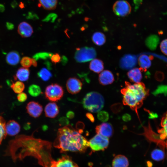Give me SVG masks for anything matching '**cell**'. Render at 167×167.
Wrapping results in <instances>:
<instances>
[{
    "mask_svg": "<svg viewBox=\"0 0 167 167\" xmlns=\"http://www.w3.org/2000/svg\"><path fill=\"white\" fill-rule=\"evenodd\" d=\"M51 146L49 142L32 136L19 135L9 141L5 155L11 156L14 162L29 156L39 158L42 154H50Z\"/></svg>",
    "mask_w": 167,
    "mask_h": 167,
    "instance_id": "obj_1",
    "label": "cell"
},
{
    "mask_svg": "<svg viewBox=\"0 0 167 167\" xmlns=\"http://www.w3.org/2000/svg\"><path fill=\"white\" fill-rule=\"evenodd\" d=\"M53 146L61 152H84L89 147V141L70 125L59 128Z\"/></svg>",
    "mask_w": 167,
    "mask_h": 167,
    "instance_id": "obj_2",
    "label": "cell"
},
{
    "mask_svg": "<svg viewBox=\"0 0 167 167\" xmlns=\"http://www.w3.org/2000/svg\"><path fill=\"white\" fill-rule=\"evenodd\" d=\"M125 85V87L121 90L123 104L129 106L139 117L137 110L142 106L143 101L148 96L149 90L142 82L131 84L126 81Z\"/></svg>",
    "mask_w": 167,
    "mask_h": 167,
    "instance_id": "obj_3",
    "label": "cell"
},
{
    "mask_svg": "<svg viewBox=\"0 0 167 167\" xmlns=\"http://www.w3.org/2000/svg\"><path fill=\"white\" fill-rule=\"evenodd\" d=\"M104 102L103 96L96 92H91L87 93L82 102L85 109L93 113L100 111L103 107Z\"/></svg>",
    "mask_w": 167,
    "mask_h": 167,
    "instance_id": "obj_4",
    "label": "cell"
},
{
    "mask_svg": "<svg viewBox=\"0 0 167 167\" xmlns=\"http://www.w3.org/2000/svg\"><path fill=\"white\" fill-rule=\"evenodd\" d=\"M96 55V51L94 48L85 47L76 48L74 58L77 62L83 63L92 60Z\"/></svg>",
    "mask_w": 167,
    "mask_h": 167,
    "instance_id": "obj_5",
    "label": "cell"
},
{
    "mask_svg": "<svg viewBox=\"0 0 167 167\" xmlns=\"http://www.w3.org/2000/svg\"><path fill=\"white\" fill-rule=\"evenodd\" d=\"M89 147L92 152L103 151L108 146L109 141L108 138L97 134L89 141Z\"/></svg>",
    "mask_w": 167,
    "mask_h": 167,
    "instance_id": "obj_6",
    "label": "cell"
},
{
    "mask_svg": "<svg viewBox=\"0 0 167 167\" xmlns=\"http://www.w3.org/2000/svg\"><path fill=\"white\" fill-rule=\"evenodd\" d=\"M64 94L62 87L57 84H54L48 86L45 91V95L49 101L55 102L61 99Z\"/></svg>",
    "mask_w": 167,
    "mask_h": 167,
    "instance_id": "obj_7",
    "label": "cell"
},
{
    "mask_svg": "<svg viewBox=\"0 0 167 167\" xmlns=\"http://www.w3.org/2000/svg\"><path fill=\"white\" fill-rule=\"evenodd\" d=\"M113 10L117 15L124 17L129 15L131 11V7L129 3L124 0H119L114 4Z\"/></svg>",
    "mask_w": 167,
    "mask_h": 167,
    "instance_id": "obj_8",
    "label": "cell"
},
{
    "mask_svg": "<svg viewBox=\"0 0 167 167\" xmlns=\"http://www.w3.org/2000/svg\"><path fill=\"white\" fill-rule=\"evenodd\" d=\"M66 85L68 92L72 94H74L79 93L80 91L82 84L78 78L71 77L67 80Z\"/></svg>",
    "mask_w": 167,
    "mask_h": 167,
    "instance_id": "obj_9",
    "label": "cell"
},
{
    "mask_svg": "<svg viewBox=\"0 0 167 167\" xmlns=\"http://www.w3.org/2000/svg\"><path fill=\"white\" fill-rule=\"evenodd\" d=\"M137 62V58L135 55L126 54L120 60L119 65L122 69H130L136 65Z\"/></svg>",
    "mask_w": 167,
    "mask_h": 167,
    "instance_id": "obj_10",
    "label": "cell"
},
{
    "mask_svg": "<svg viewBox=\"0 0 167 167\" xmlns=\"http://www.w3.org/2000/svg\"><path fill=\"white\" fill-rule=\"evenodd\" d=\"M27 113L34 118L39 117L43 111L42 106L38 102L31 101L28 102L26 107Z\"/></svg>",
    "mask_w": 167,
    "mask_h": 167,
    "instance_id": "obj_11",
    "label": "cell"
},
{
    "mask_svg": "<svg viewBox=\"0 0 167 167\" xmlns=\"http://www.w3.org/2000/svg\"><path fill=\"white\" fill-rule=\"evenodd\" d=\"M51 167H79L69 156L64 155L57 161H53Z\"/></svg>",
    "mask_w": 167,
    "mask_h": 167,
    "instance_id": "obj_12",
    "label": "cell"
},
{
    "mask_svg": "<svg viewBox=\"0 0 167 167\" xmlns=\"http://www.w3.org/2000/svg\"><path fill=\"white\" fill-rule=\"evenodd\" d=\"M97 134L109 138L113 134V130L112 125L107 122H103L97 126L95 128Z\"/></svg>",
    "mask_w": 167,
    "mask_h": 167,
    "instance_id": "obj_13",
    "label": "cell"
},
{
    "mask_svg": "<svg viewBox=\"0 0 167 167\" xmlns=\"http://www.w3.org/2000/svg\"><path fill=\"white\" fill-rule=\"evenodd\" d=\"M17 31L19 35L24 38L30 37L33 32L32 26L25 21L22 22L19 24L18 27Z\"/></svg>",
    "mask_w": 167,
    "mask_h": 167,
    "instance_id": "obj_14",
    "label": "cell"
},
{
    "mask_svg": "<svg viewBox=\"0 0 167 167\" xmlns=\"http://www.w3.org/2000/svg\"><path fill=\"white\" fill-rule=\"evenodd\" d=\"M6 129L7 134L10 136L16 135L20 132V126L14 120H10L6 124Z\"/></svg>",
    "mask_w": 167,
    "mask_h": 167,
    "instance_id": "obj_15",
    "label": "cell"
},
{
    "mask_svg": "<svg viewBox=\"0 0 167 167\" xmlns=\"http://www.w3.org/2000/svg\"><path fill=\"white\" fill-rule=\"evenodd\" d=\"M45 115L46 117L51 118L56 117L58 114L59 107L56 103L49 102L46 105L45 108Z\"/></svg>",
    "mask_w": 167,
    "mask_h": 167,
    "instance_id": "obj_16",
    "label": "cell"
},
{
    "mask_svg": "<svg viewBox=\"0 0 167 167\" xmlns=\"http://www.w3.org/2000/svg\"><path fill=\"white\" fill-rule=\"evenodd\" d=\"M114 77L112 73L109 71L106 70L102 71L99 76L100 83L103 85H106L112 83Z\"/></svg>",
    "mask_w": 167,
    "mask_h": 167,
    "instance_id": "obj_17",
    "label": "cell"
},
{
    "mask_svg": "<svg viewBox=\"0 0 167 167\" xmlns=\"http://www.w3.org/2000/svg\"><path fill=\"white\" fill-rule=\"evenodd\" d=\"M153 58L152 55L142 54L139 58L138 62L140 69L142 71H146L151 65V61Z\"/></svg>",
    "mask_w": 167,
    "mask_h": 167,
    "instance_id": "obj_18",
    "label": "cell"
},
{
    "mask_svg": "<svg viewBox=\"0 0 167 167\" xmlns=\"http://www.w3.org/2000/svg\"><path fill=\"white\" fill-rule=\"evenodd\" d=\"M141 71L140 68H135L130 70L127 75L131 81L138 83L140 82L142 78Z\"/></svg>",
    "mask_w": 167,
    "mask_h": 167,
    "instance_id": "obj_19",
    "label": "cell"
},
{
    "mask_svg": "<svg viewBox=\"0 0 167 167\" xmlns=\"http://www.w3.org/2000/svg\"><path fill=\"white\" fill-rule=\"evenodd\" d=\"M112 165L113 167H128V160L125 156L122 155H117L113 159Z\"/></svg>",
    "mask_w": 167,
    "mask_h": 167,
    "instance_id": "obj_20",
    "label": "cell"
},
{
    "mask_svg": "<svg viewBox=\"0 0 167 167\" xmlns=\"http://www.w3.org/2000/svg\"><path fill=\"white\" fill-rule=\"evenodd\" d=\"M6 60L8 64L11 66H15L19 63L20 61V56L18 52L12 51L7 54Z\"/></svg>",
    "mask_w": 167,
    "mask_h": 167,
    "instance_id": "obj_21",
    "label": "cell"
},
{
    "mask_svg": "<svg viewBox=\"0 0 167 167\" xmlns=\"http://www.w3.org/2000/svg\"><path fill=\"white\" fill-rule=\"evenodd\" d=\"M30 71L28 68L24 67L19 68L16 71L14 76L15 80L18 79L21 81H25L29 79Z\"/></svg>",
    "mask_w": 167,
    "mask_h": 167,
    "instance_id": "obj_22",
    "label": "cell"
},
{
    "mask_svg": "<svg viewBox=\"0 0 167 167\" xmlns=\"http://www.w3.org/2000/svg\"><path fill=\"white\" fill-rule=\"evenodd\" d=\"M161 128L158 130L161 140H167V111L164 114L161 121Z\"/></svg>",
    "mask_w": 167,
    "mask_h": 167,
    "instance_id": "obj_23",
    "label": "cell"
},
{
    "mask_svg": "<svg viewBox=\"0 0 167 167\" xmlns=\"http://www.w3.org/2000/svg\"><path fill=\"white\" fill-rule=\"evenodd\" d=\"M38 6L45 9L51 10L55 9L57 6L58 0H38Z\"/></svg>",
    "mask_w": 167,
    "mask_h": 167,
    "instance_id": "obj_24",
    "label": "cell"
},
{
    "mask_svg": "<svg viewBox=\"0 0 167 167\" xmlns=\"http://www.w3.org/2000/svg\"><path fill=\"white\" fill-rule=\"evenodd\" d=\"M89 68L92 71L99 73L104 69V64L103 62L98 59H94L92 60L90 63Z\"/></svg>",
    "mask_w": 167,
    "mask_h": 167,
    "instance_id": "obj_25",
    "label": "cell"
},
{
    "mask_svg": "<svg viewBox=\"0 0 167 167\" xmlns=\"http://www.w3.org/2000/svg\"><path fill=\"white\" fill-rule=\"evenodd\" d=\"M159 42V37L156 35H152L147 38L145 44L151 50L155 49Z\"/></svg>",
    "mask_w": 167,
    "mask_h": 167,
    "instance_id": "obj_26",
    "label": "cell"
},
{
    "mask_svg": "<svg viewBox=\"0 0 167 167\" xmlns=\"http://www.w3.org/2000/svg\"><path fill=\"white\" fill-rule=\"evenodd\" d=\"M92 40L95 44L101 46L105 43L106 37L103 33L100 32H96L93 34Z\"/></svg>",
    "mask_w": 167,
    "mask_h": 167,
    "instance_id": "obj_27",
    "label": "cell"
},
{
    "mask_svg": "<svg viewBox=\"0 0 167 167\" xmlns=\"http://www.w3.org/2000/svg\"><path fill=\"white\" fill-rule=\"evenodd\" d=\"M152 158L155 161H160L162 160L165 157V153L162 150L156 148L153 150L151 153Z\"/></svg>",
    "mask_w": 167,
    "mask_h": 167,
    "instance_id": "obj_28",
    "label": "cell"
},
{
    "mask_svg": "<svg viewBox=\"0 0 167 167\" xmlns=\"http://www.w3.org/2000/svg\"><path fill=\"white\" fill-rule=\"evenodd\" d=\"M37 75L44 81H46L52 77V74L48 69L43 68L38 72Z\"/></svg>",
    "mask_w": 167,
    "mask_h": 167,
    "instance_id": "obj_29",
    "label": "cell"
},
{
    "mask_svg": "<svg viewBox=\"0 0 167 167\" xmlns=\"http://www.w3.org/2000/svg\"><path fill=\"white\" fill-rule=\"evenodd\" d=\"M11 87L16 93H19L23 92L25 88V85L21 81H17L12 83L11 85Z\"/></svg>",
    "mask_w": 167,
    "mask_h": 167,
    "instance_id": "obj_30",
    "label": "cell"
},
{
    "mask_svg": "<svg viewBox=\"0 0 167 167\" xmlns=\"http://www.w3.org/2000/svg\"><path fill=\"white\" fill-rule=\"evenodd\" d=\"M6 122L2 117L0 116V145L3 139H5L7 133L6 129Z\"/></svg>",
    "mask_w": 167,
    "mask_h": 167,
    "instance_id": "obj_31",
    "label": "cell"
},
{
    "mask_svg": "<svg viewBox=\"0 0 167 167\" xmlns=\"http://www.w3.org/2000/svg\"><path fill=\"white\" fill-rule=\"evenodd\" d=\"M28 91L29 94L33 97L38 96L41 93L40 86L34 84H32L29 86Z\"/></svg>",
    "mask_w": 167,
    "mask_h": 167,
    "instance_id": "obj_32",
    "label": "cell"
},
{
    "mask_svg": "<svg viewBox=\"0 0 167 167\" xmlns=\"http://www.w3.org/2000/svg\"><path fill=\"white\" fill-rule=\"evenodd\" d=\"M53 54L49 52H41L35 54L33 56V58L36 60L39 59L45 60L50 58Z\"/></svg>",
    "mask_w": 167,
    "mask_h": 167,
    "instance_id": "obj_33",
    "label": "cell"
},
{
    "mask_svg": "<svg viewBox=\"0 0 167 167\" xmlns=\"http://www.w3.org/2000/svg\"><path fill=\"white\" fill-rule=\"evenodd\" d=\"M20 63L23 67L28 68L32 65V58L28 57H24L21 59Z\"/></svg>",
    "mask_w": 167,
    "mask_h": 167,
    "instance_id": "obj_34",
    "label": "cell"
},
{
    "mask_svg": "<svg viewBox=\"0 0 167 167\" xmlns=\"http://www.w3.org/2000/svg\"><path fill=\"white\" fill-rule=\"evenodd\" d=\"M97 117L98 119L103 122H105L109 119V114L105 111H102L98 112Z\"/></svg>",
    "mask_w": 167,
    "mask_h": 167,
    "instance_id": "obj_35",
    "label": "cell"
},
{
    "mask_svg": "<svg viewBox=\"0 0 167 167\" xmlns=\"http://www.w3.org/2000/svg\"><path fill=\"white\" fill-rule=\"evenodd\" d=\"M160 47L162 52L167 56V39L163 40L161 42Z\"/></svg>",
    "mask_w": 167,
    "mask_h": 167,
    "instance_id": "obj_36",
    "label": "cell"
},
{
    "mask_svg": "<svg viewBox=\"0 0 167 167\" xmlns=\"http://www.w3.org/2000/svg\"><path fill=\"white\" fill-rule=\"evenodd\" d=\"M61 58L58 54L56 53L53 54L50 58L51 62L54 64H56L61 61Z\"/></svg>",
    "mask_w": 167,
    "mask_h": 167,
    "instance_id": "obj_37",
    "label": "cell"
},
{
    "mask_svg": "<svg viewBox=\"0 0 167 167\" xmlns=\"http://www.w3.org/2000/svg\"><path fill=\"white\" fill-rule=\"evenodd\" d=\"M18 100L20 102H23L25 101L27 99V94L24 92H21L19 93L17 96Z\"/></svg>",
    "mask_w": 167,
    "mask_h": 167,
    "instance_id": "obj_38",
    "label": "cell"
},
{
    "mask_svg": "<svg viewBox=\"0 0 167 167\" xmlns=\"http://www.w3.org/2000/svg\"><path fill=\"white\" fill-rule=\"evenodd\" d=\"M59 124L62 126H66L69 124V121L67 118L63 117H61L59 120Z\"/></svg>",
    "mask_w": 167,
    "mask_h": 167,
    "instance_id": "obj_39",
    "label": "cell"
},
{
    "mask_svg": "<svg viewBox=\"0 0 167 167\" xmlns=\"http://www.w3.org/2000/svg\"><path fill=\"white\" fill-rule=\"evenodd\" d=\"M66 116L67 118L70 119H72L74 117L75 113L72 111H69L67 112Z\"/></svg>",
    "mask_w": 167,
    "mask_h": 167,
    "instance_id": "obj_40",
    "label": "cell"
},
{
    "mask_svg": "<svg viewBox=\"0 0 167 167\" xmlns=\"http://www.w3.org/2000/svg\"><path fill=\"white\" fill-rule=\"evenodd\" d=\"M87 117L92 122L94 121V118L93 115L91 113H88L86 114Z\"/></svg>",
    "mask_w": 167,
    "mask_h": 167,
    "instance_id": "obj_41",
    "label": "cell"
},
{
    "mask_svg": "<svg viewBox=\"0 0 167 167\" xmlns=\"http://www.w3.org/2000/svg\"><path fill=\"white\" fill-rule=\"evenodd\" d=\"M131 119V116L128 114H126L123 115L122 117V119L125 121H127L130 120Z\"/></svg>",
    "mask_w": 167,
    "mask_h": 167,
    "instance_id": "obj_42",
    "label": "cell"
},
{
    "mask_svg": "<svg viewBox=\"0 0 167 167\" xmlns=\"http://www.w3.org/2000/svg\"><path fill=\"white\" fill-rule=\"evenodd\" d=\"M6 27L8 30H11L13 29L14 28V25L10 23L7 22L6 24Z\"/></svg>",
    "mask_w": 167,
    "mask_h": 167,
    "instance_id": "obj_43",
    "label": "cell"
},
{
    "mask_svg": "<svg viewBox=\"0 0 167 167\" xmlns=\"http://www.w3.org/2000/svg\"><path fill=\"white\" fill-rule=\"evenodd\" d=\"M68 59L67 58L64 56H62L61 58V61L63 64H65L67 62Z\"/></svg>",
    "mask_w": 167,
    "mask_h": 167,
    "instance_id": "obj_44",
    "label": "cell"
},
{
    "mask_svg": "<svg viewBox=\"0 0 167 167\" xmlns=\"http://www.w3.org/2000/svg\"><path fill=\"white\" fill-rule=\"evenodd\" d=\"M134 2L136 6H139L141 4L142 0H134Z\"/></svg>",
    "mask_w": 167,
    "mask_h": 167,
    "instance_id": "obj_45",
    "label": "cell"
},
{
    "mask_svg": "<svg viewBox=\"0 0 167 167\" xmlns=\"http://www.w3.org/2000/svg\"><path fill=\"white\" fill-rule=\"evenodd\" d=\"M32 58V65L34 67H36L37 66V62L36 60L33 58Z\"/></svg>",
    "mask_w": 167,
    "mask_h": 167,
    "instance_id": "obj_46",
    "label": "cell"
},
{
    "mask_svg": "<svg viewBox=\"0 0 167 167\" xmlns=\"http://www.w3.org/2000/svg\"><path fill=\"white\" fill-rule=\"evenodd\" d=\"M5 10V7L3 5L0 4V12H2Z\"/></svg>",
    "mask_w": 167,
    "mask_h": 167,
    "instance_id": "obj_47",
    "label": "cell"
}]
</instances>
